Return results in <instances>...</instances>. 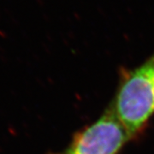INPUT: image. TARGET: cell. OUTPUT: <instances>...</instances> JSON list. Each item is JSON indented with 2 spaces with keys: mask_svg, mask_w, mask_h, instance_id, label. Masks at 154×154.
<instances>
[{
  "mask_svg": "<svg viewBox=\"0 0 154 154\" xmlns=\"http://www.w3.org/2000/svg\"><path fill=\"white\" fill-rule=\"evenodd\" d=\"M110 106L131 138L143 129L154 115V53L126 73Z\"/></svg>",
  "mask_w": 154,
  "mask_h": 154,
  "instance_id": "cell-1",
  "label": "cell"
},
{
  "mask_svg": "<svg viewBox=\"0 0 154 154\" xmlns=\"http://www.w3.org/2000/svg\"><path fill=\"white\" fill-rule=\"evenodd\" d=\"M130 138L109 106L97 121L77 133L63 152L57 154H117Z\"/></svg>",
  "mask_w": 154,
  "mask_h": 154,
  "instance_id": "cell-2",
  "label": "cell"
}]
</instances>
